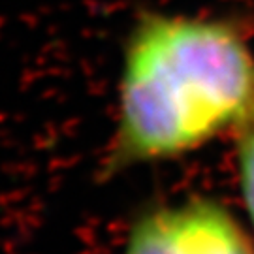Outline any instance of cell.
<instances>
[{
    "mask_svg": "<svg viewBox=\"0 0 254 254\" xmlns=\"http://www.w3.org/2000/svg\"><path fill=\"white\" fill-rule=\"evenodd\" d=\"M123 254H254V241L220 201L192 196L145 209L128 230Z\"/></svg>",
    "mask_w": 254,
    "mask_h": 254,
    "instance_id": "2",
    "label": "cell"
},
{
    "mask_svg": "<svg viewBox=\"0 0 254 254\" xmlns=\"http://www.w3.org/2000/svg\"><path fill=\"white\" fill-rule=\"evenodd\" d=\"M254 121V49L230 15L141 11L119 73L108 173L175 160Z\"/></svg>",
    "mask_w": 254,
    "mask_h": 254,
    "instance_id": "1",
    "label": "cell"
},
{
    "mask_svg": "<svg viewBox=\"0 0 254 254\" xmlns=\"http://www.w3.org/2000/svg\"><path fill=\"white\" fill-rule=\"evenodd\" d=\"M236 170L239 194L245 205L249 226L254 236V121L239 130L236 149Z\"/></svg>",
    "mask_w": 254,
    "mask_h": 254,
    "instance_id": "3",
    "label": "cell"
}]
</instances>
